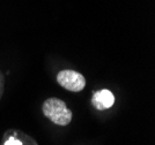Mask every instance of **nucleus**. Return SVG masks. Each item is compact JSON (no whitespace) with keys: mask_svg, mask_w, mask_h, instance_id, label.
<instances>
[{"mask_svg":"<svg viewBox=\"0 0 155 145\" xmlns=\"http://www.w3.org/2000/svg\"><path fill=\"white\" fill-rule=\"evenodd\" d=\"M4 91H5V75H4L2 71L0 70V100H1V98H2Z\"/></svg>","mask_w":155,"mask_h":145,"instance_id":"39448f33","label":"nucleus"},{"mask_svg":"<svg viewBox=\"0 0 155 145\" xmlns=\"http://www.w3.org/2000/svg\"><path fill=\"white\" fill-rule=\"evenodd\" d=\"M2 145H38L29 135L20 130H8L4 136Z\"/></svg>","mask_w":155,"mask_h":145,"instance_id":"20e7f679","label":"nucleus"},{"mask_svg":"<svg viewBox=\"0 0 155 145\" xmlns=\"http://www.w3.org/2000/svg\"><path fill=\"white\" fill-rule=\"evenodd\" d=\"M57 83L61 88L71 92H80L86 87V78L75 70L64 69L57 74Z\"/></svg>","mask_w":155,"mask_h":145,"instance_id":"f03ea898","label":"nucleus"},{"mask_svg":"<svg viewBox=\"0 0 155 145\" xmlns=\"http://www.w3.org/2000/svg\"><path fill=\"white\" fill-rule=\"evenodd\" d=\"M42 112L52 123L61 127L68 126L73 118V113L67 108L65 101L56 97L49 98L43 102Z\"/></svg>","mask_w":155,"mask_h":145,"instance_id":"f257e3e1","label":"nucleus"},{"mask_svg":"<svg viewBox=\"0 0 155 145\" xmlns=\"http://www.w3.org/2000/svg\"><path fill=\"white\" fill-rule=\"evenodd\" d=\"M114 104H115V96L110 90L107 89L94 92L91 97V105L98 111L109 109L114 106Z\"/></svg>","mask_w":155,"mask_h":145,"instance_id":"7ed1b4c3","label":"nucleus"}]
</instances>
